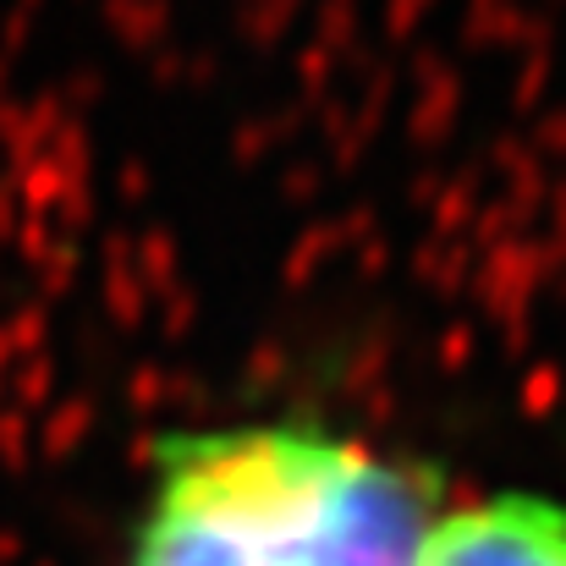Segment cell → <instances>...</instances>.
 <instances>
[{
    "instance_id": "obj_1",
    "label": "cell",
    "mask_w": 566,
    "mask_h": 566,
    "mask_svg": "<svg viewBox=\"0 0 566 566\" xmlns=\"http://www.w3.org/2000/svg\"><path fill=\"white\" fill-rule=\"evenodd\" d=\"M418 484L314 423H231L160 451L127 566H412Z\"/></svg>"
},
{
    "instance_id": "obj_2",
    "label": "cell",
    "mask_w": 566,
    "mask_h": 566,
    "mask_svg": "<svg viewBox=\"0 0 566 566\" xmlns=\"http://www.w3.org/2000/svg\"><path fill=\"white\" fill-rule=\"evenodd\" d=\"M412 566H566V506L545 495H495L429 523Z\"/></svg>"
}]
</instances>
